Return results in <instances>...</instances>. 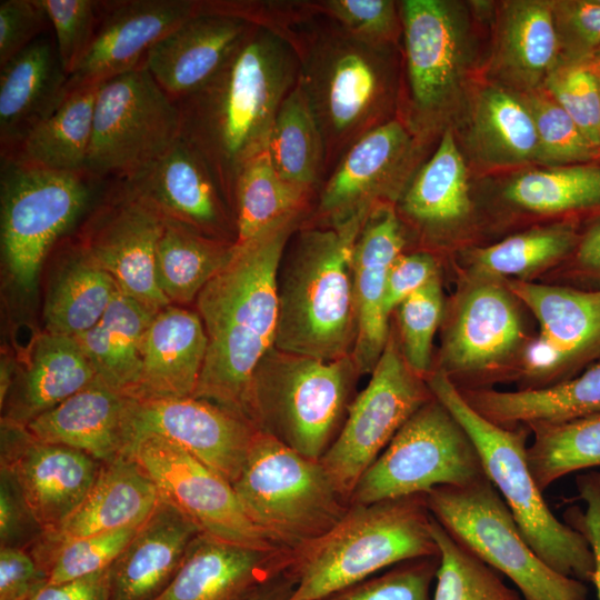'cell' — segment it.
<instances>
[{
    "label": "cell",
    "instance_id": "60",
    "mask_svg": "<svg viewBox=\"0 0 600 600\" xmlns=\"http://www.w3.org/2000/svg\"><path fill=\"white\" fill-rule=\"evenodd\" d=\"M109 568L73 580L47 583L30 600H110Z\"/></svg>",
    "mask_w": 600,
    "mask_h": 600
},
{
    "label": "cell",
    "instance_id": "13",
    "mask_svg": "<svg viewBox=\"0 0 600 600\" xmlns=\"http://www.w3.org/2000/svg\"><path fill=\"white\" fill-rule=\"evenodd\" d=\"M399 8L407 76L399 118L423 140L443 124L459 97L469 62L470 27L453 1L403 0Z\"/></svg>",
    "mask_w": 600,
    "mask_h": 600
},
{
    "label": "cell",
    "instance_id": "21",
    "mask_svg": "<svg viewBox=\"0 0 600 600\" xmlns=\"http://www.w3.org/2000/svg\"><path fill=\"white\" fill-rule=\"evenodd\" d=\"M160 499L154 482L132 458L102 463L81 503L60 524L43 531L27 551L47 572L51 557L63 544L140 526Z\"/></svg>",
    "mask_w": 600,
    "mask_h": 600
},
{
    "label": "cell",
    "instance_id": "31",
    "mask_svg": "<svg viewBox=\"0 0 600 600\" xmlns=\"http://www.w3.org/2000/svg\"><path fill=\"white\" fill-rule=\"evenodd\" d=\"M492 61L497 76L522 93L541 89L561 64L552 2H504L499 16Z\"/></svg>",
    "mask_w": 600,
    "mask_h": 600
},
{
    "label": "cell",
    "instance_id": "58",
    "mask_svg": "<svg viewBox=\"0 0 600 600\" xmlns=\"http://www.w3.org/2000/svg\"><path fill=\"white\" fill-rule=\"evenodd\" d=\"M579 499L587 508L568 509L564 518L570 527L580 532L588 541L593 554L594 571L591 582L596 586L600 600V472L588 471L577 477Z\"/></svg>",
    "mask_w": 600,
    "mask_h": 600
},
{
    "label": "cell",
    "instance_id": "6",
    "mask_svg": "<svg viewBox=\"0 0 600 600\" xmlns=\"http://www.w3.org/2000/svg\"><path fill=\"white\" fill-rule=\"evenodd\" d=\"M426 384L472 440L486 476L537 556L562 576L591 581L594 561L588 541L552 513L532 477L526 446L528 432L521 428H504L484 418L467 402L442 369L431 373Z\"/></svg>",
    "mask_w": 600,
    "mask_h": 600
},
{
    "label": "cell",
    "instance_id": "37",
    "mask_svg": "<svg viewBox=\"0 0 600 600\" xmlns=\"http://www.w3.org/2000/svg\"><path fill=\"white\" fill-rule=\"evenodd\" d=\"M469 148L477 159L494 168L538 161L539 141L532 116L520 97L488 84L471 107Z\"/></svg>",
    "mask_w": 600,
    "mask_h": 600
},
{
    "label": "cell",
    "instance_id": "57",
    "mask_svg": "<svg viewBox=\"0 0 600 600\" xmlns=\"http://www.w3.org/2000/svg\"><path fill=\"white\" fill-rule=\"evenodd\" d=\"M437 277V263L428 252L401 254L391 266L383 297V312H391L417 290Z\"/></svg>",
    "mask_w": 600,
    "mask_h": 600
},
{
    "label": "cell",
    "instance_id": "24",
    "mask_svg": "<svg viewBox=\"0 0 600 600\" xmlns=\"http://www.w3.org/2000/svg\"><path fill=\"white\" fill-rule=\"evenodd\" d=\"M511 292L534 314L540 337L528 348L531 374L553 372L600 350V289L580 290L522 281Z\"/></svg>",
    "mask_w": 600,
    "mask_h": 600
},
{
    "label": "cell",
    "instance_id": "15",
    "mask_svg": "<svg viewBox=\"0 0 600 600\" xmlns=\"http://www.w3.org/2000/svg\"><path fill=\"white\" fill-rule=\"evenodd\" d=\"M167 217L130 182L118 180L82 228L84 251L122 292L158 312L170 306L156 272L157 248Z\"/></svg>",
    "mask_w": 600,
    "mask_h": 600
},
{
    "label": "cell",
    "instance_id": "64",
    "mask_svg": "<svg viewBox=\"0 0 600 600\" xmlns=\"http://www.w3.org/2000/svg\"><path fill=\"white\" fill-rule=\"evenodd\" d=\"M293 2H294V1H293ZM293 2H292V3H293ZM291 6H292V4H291ZM290 8H291V7H290ZM290 8H289V9H290ZM284 14H286V13H284ZM284 14H283V16H284ZM283 16H282V17H283ZM282 17H281V18H282ZM281 18H280V19H281ZM280 19H279V20H280ZM279 20H278V21H279ZM278 21H277V22H278ZM274 24H276V23H274ZM274 24H273V26H274ZM273 26H272V27H273ZM272 27H271V28H272Z\"/></svg>",
    "mask_w": 600,
    "mask_h": 600
},
{
    "label": "cell",
    "instance_id": "23",
    "mask_svg": "<svg viewBox=\"0 0 600 600\" xmlns=\"http://www.w3.org/2000/svg\"><path fill=\"white\" fill-rule=\"evenodd\" d=\"M292 553L258 549L199 533L173 581L157 600H251L289 568Z\"/></svg>",
    "mask_w": 600,
    "mask_h": 600
},
{
    "label": "cell",
    "instance_id": "3",
    "mask_svg": "<svg viewBox=\"0 0 600 600\" xmlns=\"http://www.w3.org/2000/svg\"><path fill=\"white\" fill-rule=\"evenodd\" d=\"M272 30L297 54V84L321 133L328 176L357 140L399 118L396 48L353 37L317 12L313 0L301 1Z\"/></svg>",
    "mask_w": 600,
    "mask_h": 600
},
{
    "label": "cell",
    "instance_id": "54",
    "mask_svg": "<svg viewBox=\"0 0 600 600\" xmlns=\"http://www.w3.org/2000/svg\"><path fill=\"white\" fill-rule=\"evenodd\" d=\"M551 2L560 42L561 64L598 62L600 60V0Z\"/></svg>",
    "mask_w": 600,
    "mask_h": 600
},
{
    "label": "cell",
    "instance_id": "46",
    "mask_svg": "<svg viewBox=\"0 0 600 600\" xmlns=\"http://www.w3.org/2000/svg\"><path fill=\"white\" fill-rule=\"evenodd\" d=\"M580 234L571 221L514 234L473 253L486 274L524 276L573 251Z\"/></svg>",
    "mask_w": 600,
    "mask_h": 600
},
{
    "label": "cell",
    "instance_id": "29",
    "mask_svg": "<svg viewBox=\"0 0 600 600\" xmlns=\"http://www.w3.org/2000/svg\"><path fill=\"white\" fill-rule=\"evenodd\" d=\"M198 312L168 306L148 329L138 381L129 398L161 400L193 397L207 353Z\"/></svg>",
    "mask_w": 600,
    "mask_h": 600
},
{
    "label": "cell",
    "instance_id": "41",
    "mask_svg": "<svg viewBox=\"0 0 600 600\" xmlns=\"http://www.w3.org/2000/svg\"><path fill=\"white\" fill-rule=\"evenodd\" d=\"M313 194L283 180L267 150L257 156L246 164L236 183L234 244H243L282 220L309 212Z\"/></svg>",
    "mask_w": 600,
    "mask_h": 600
},
{
    "label": "cell",
    "instance_id": "10",
    "mask_svg": "<svg viewBox=\"0 0 600 600\" xmlns=\"http://www.w3.org/2000/svg\"><path fill=\"white\" fill-rule=\"evenodd\" d=\"M180 138L177 102L140 66L100 83L84 172L130 181Z\"/></svg>",
    "mask_w": 600,
    "mask_h": 600
},
{
    "label": "cell",
    "instance_id": "19",
    "mask_svg": "<svg viewBox=\"0 0 600 600\" xmlns=\"http://www.w3.org/2000/svg\"><path fill=\"white\" fill-rule=\"evenodd\" d=\"M101 466L84 452L38 440L24 426L1 420L0 469L16 481L43 531L81 503Z\"/></svg>",
    "mask_w": 600,
    "mask_h": 600
},
{
    "label": "cell",
    "instance_id": "22",
    "mask_svg": "<svg viewBox=\"0 0 600 600\" xmlns=\"http://www.w3.org/2000/svg\"><path fill=\"white\" fill-rule=\"evenodd\" d=\"M130 182L166 217L204 236L236 243L234 216L202 157L181 137Z\"/></svg>",
    "mask_w": 600,
    "mask_h": 600
},
{
    "label": "cell",
    "instance_id": "11",
    "mask_svg": "<svg viewBox=\"0 0 600 600\" xmlns=\"http://www.w3.org/2000/svg\"><path fill=\"white\" fill-rule=\"evenodd\" d=\"M96 181L1 157V249L18 287L33 288L48 251L91 203Z\"/></svg>",
    "mask_w": 600,
    "mask_h": 600
},
{
    "label": "cell",
    "instance_id": "44",
    "mask_svg": "<svg viewBox=\"0 0 600 600\" xmlns=\"http://www.w3.org/2000/svg\"><path fill=\"white\" fill-rule=\"evenodd\" d=\"M530 428L534 440L528 464L541 491L569 473L600 467V413Z\"/></svg>",
    "mask_w": 600,
    "mask_h": 600
},
{
    "label": "cell",
    "instance_id": "61",
    "mask_svg": "<svg viewBox=\"0 0 600 600\" xmlns=\"http://www.w3.org/2000/svg\"><path fill=\"white\" fill-rule=\"evenodd\" d=\"M574 250L576 264L582 273L600 280V217L580 236Z\"/></svg>",
    "mask_w": 600,
    "mask_h": 600
},
{
    "label": "cell",
    "instance_id": "5",
    "mask_svg": "<svg viewBox=\"0 0 600 600\" xmlns=\"http://www.w3.org/2000/svg\"><path fill=\"white\" fill-rule=\"evenodd\" d=\"M426 494L351 504L327 533L292 553L287 600L323 598L402 561L439 556Z\"/></svg>",
    "mask_w": 600,
    "mask_h": 600
},
{
    "label": "cell",
    "instance_id": "59",
    "mask_svg": "<svg viewBox=\"0 0 600 600\" xmlns=\"http://www.w3.org/2000/svg\"><path fill=\"white\" fill-rule=\"evenodd\" d=\"M48 580L27 550L0 548V600H30Z\"/></svg>",
    "mask_w": 600,
    "mask_h": 600
},
{
    "label": "cell",
    "instance_id": "36",
    "mask_svg": "<svg viewBox=\"0 0 600 600\" xmlns=\"http://www.w3.org/2000/svg\"><path fill=\"white\" fill-rule=\"evenodd\" d=\"M468 173L451 128L420 166L399 198V210L427 232L446 230L470 212Z\"/></svg>",
    "mask_w": 600,
    "mask_h": 600
},
{
    "label": "cell",
    "instance_id": "45",
    "mask_svg": "<svg viewBox=\"0 0 600 600\" xmlns=\"http://www.w3.org/2000/svg\"><path fill=\"white\" fill-rule=\"evenodd\" d=\"M430 529L440 552L433 600H524L432 516Z\"/></svg>",
    "mask_w": 600,
    "mask_h": 600
},
{
    "label": "cell",
    "instance_id": "55",
    "mask_svg": "<svg viewBox=\"0 0 600 600\" xmlns=\"http://www.w3.org/2000/svg\"><path fill=\"white\" fill-rule=\"evenodd\" d=\"M48 22L39 0L0 1V67L39 38Z\"/></svg>",
    "mask_w": 600,
    "mask_h": 600
},
{
    "label": "cell",
    "instance_id": "32",
    "mask_svg": "<svg viewBox=\"0 0 600 600\" xmlns=\"http://www.w3.org/2000/svg\"><path fill=\"white\" fill-rule=\"evenodd\" d=\"M97 379L73 337L46 332L36 340L29 363L13 380L1 404V420L26 427Z\"/></svg>",
    "mask_w": 600,
    "mask_h": 600
},
{
    "label": "cell",
    "instance_id": "25",
    "mask_svg": "<svg viewBox=\"0 0 600 600\" xmlns=\"http://www.w3.org/2000/svg\"><path fill=\"white\" fill-rule=\"evenodd\" d=\"M406 239L393 203H379L367 216L352 253L358 334L351 357L359 373L372 372L389 339L383 297L388 272Z\"/></svg>",
    "mask_w": 600,
    "mask_h": 600
},
{
    "label": "cell",
    "instance_id": "52",
    "mask_svg": "<svg viewBox=\"0 0 600 600\" xmlns=\"http://www.w3.org/2000/svg\"><path fill=\"white\" fill-rule=\"evenodd\" d=\"M139 527L118 529L63 544L50 559L48 583L78 579L109 568Z\"/></svg>",
    "mask_w": 600,
    "mask_h": 600
},
{
    "label": "cell",
    "instance_id": "53",
    "mask_svg": "<svg viewBox=\"0 0 600 600\" xmlns=\"http://www.w3.org/2000/svg\"><path fill=\"white\" fill-rule=\"evenodd\" d=\"M54 32L59 61L68 73L90 47L101 19V2L92 0H39Z\"/></svg>",
    "mask_w": 600,
    "mask_h": 600
},
{
    "label": "cell",
    "instance_id": "20",
    "mask_svg": "<svg viewBox=\"0 0 600 600\" xmlns=\"http://www.w3.org/2000/svg\"><path fill=\"white\" fill-rule=\"evenodd\" d=\"M200 12V0L101 2L93 40L68 79V92L99 84L140 66L147 51L181 22Z\"/></svg>",
    "mask_w": 600,
    "mask_h": 600
},
{
    "label": "cell",
    "instance_id": "18",
    "mask_svg": "<svg viewBox=\"0 0 600 600\" xmlns=\"http://www.w3.org/2000/svg\"><path fill=\"white\" fill-rule=\"evenodd\" d=\"M128 427L130 448L141 437H162L189 451L231 483L238 478L259 432L247 419L194 397L131 398Z\"/></svg>",
    "mask_w": 600,
    "mask_h": 600
},
{
    "label": "cell",
    "instance_id": "12",
    "mask_svg": "<svg viewBox=\"0 0 600 600\" xmlns=\"http://www.w3.org/2000/svg\"><path fill=\"white\" fill-rule=\"evenodd\" d=\"M484 476L472 440L433 397L404 422L361 476L350 503L426 494L436 487L464 486Z\"/></svg>",
    "mask_w": 600,
    "mask_h": 600
},
{
    "label": "cell",
    "instance_id": "33",
    "mask_svg": "<svg viewBox=\"0 0 600 600\" xmlns=\"http://www.w3.org/2000/svg\"><path fill=\"white\" fill-rule=\"evenodd\" d=\"M460 392L476 411L504 428L569 422L600 413V360L578 376L547 387Z\"/></svg>",
    "mask_w": 600,
    "mask_h": 600
},
{
    "label": "cell",
    "instance_id": "34",
    "mask_svg": "<svg viewBox=\"0 0 600 600\" xmlns=\"http://www.w3.org/2000/svg\"><path fill=\"white\" fill-rule=\"evenodd\" d=\"M521 324L509 294L484 283L464 298L443 347V362L456 372L489 368L508 356L521 338Z\"/></svg>",
    "mask_w": 600,
    "mask_h": 600
},
{
    "label": "cell",
    "instance_id": "8",
    "mask_svg": "<svg viewBox=\"0 0 600 600\" xmlns=\"http://www.w3.org/2000/svg\"><path fill=\"white\" fill-rule=\"evenodd\" d=\"M232 487L249 520L272 544L291 552L331 530L351 506L320 460L262 431Z\"/></svg>",
    "mask_w": 600,
    "mask_h": 600
},
{
    "label": "cell",
    "instance_id": "2",
    "mask_svg": "<svg viewBox=\"0 0 600 600\" xmlns=\"http://www.w3.org/2000/svg\"><path fill=\"white\" fill-rule=\"evenodd\" d=\"M307 217L308 212L290 217L234 244L231 258L196 299L208 346L193 397L250 422L252 376L276 341L280 262Z\"/></svg>",
    "mask_w": 600,
    "mask_h": 600
},
{
    "label": "cell",
    "instance_id": "43",
    "mask_svg": "<svg viewBox=\"0 0 600 600\" xmlns=\"http://www.w3.org/2000/svg\"><path fill=\"white\" fill-rule=\"evenodd\" d=\"M504 198L534 213L600 210V162L533 169L509 181Z\"/></svg>",
    "mask_w": 600,
    "mask_h": 600
},
{
    "label": "cell",
    "instance_id": "63",
    "mask_svg": "<svg viewBox=\"0 0 600 600\" xmlns=\"http://www.w3.org/2000/svg\"><path fill=\"white\" fill-rule=\"evenodd\" d=\"M593 66L599 79H600V60L598 62H596L594 64H591Z\"/></svg>",
    "mask_w": 600,
    "mask_h": 600
},
{
    "label": "cell",
    "instance_id": "17",
    "mask_svg": "<svg viewBox=\"0 0 600 600\" xmlns=\"http://www.w3.org/2000/svg\"><path fill=\"white\" fill-rule=\"evenodd\" d=\"M421 141L400 118L366 133L323 180L314 212L303 223L336 226L393 203L418 169Z\"/></svg>",
    "mask_w": 600,
    "mask_h": 600
},
{
    "label": "cell",
    "instance_id": "7",
    "mask_svg": "<svg viewBox=\"0 0 600 600\" xmlns=\"http://www.w3.org/2000/svg\"><path fill=\"white\" fill-rule=\"evenodd\" d=\"M358 374L351 356L326 361L272 347L252 376L250 420L259 431L320 460L344 422Z\"/></svg>",
    "mask_w": 600,
    "mask_h": 600
},
{
    "label": "cell",
    "instance_id": "35",
    "mask_svg": "<svg viewBox=\"0 0 600 600\" xmlns=\"http://www.w3.org/2000/svg\"><path fill=\"white\" fill-rule=\"evenodd\" d=\"M156 313L119 288L98 323L74 337L97 378L123 396L129 397L138 381L144 339Z\"/></svg>",
    "mask_w": 600,
    "mask_h": 600
},
{
    "label": "cell",
    "instance_id": "56",
    "mask_svg": "<svg viewBox=\"0 0 600 600\" xmlns=\"http://www.w3.org/2000/svg\"><path fill=\"white\" fill-rule=\"evenodd\" d=\"M42 532L16 481L0 469V548L28 550Z\"/></svg>",
    "mask_w": 600,
    "mask_h": 600
},
{
    "label": "cell",
    "instance_id": "27",
    "mask_svg": "<svg viewBox=\"0 0 600 600\" xmlns=\"http://www.w3.org/2000/svg\"><path fill=\"white\" fill-rule=\"evenodd\" d=\"M199 533L186 514L160 499L109 568L110 600H157L176 578Z\"/></svg>",
    "mask_w": 600,
    "mask_h": 600
},
{
    "label": "cell",
    "instance_id": "28",
    "mask_svg": "<svg viewBox=\"0 0 600 600\" xmlns=\"http://www.w3.org/2000/svg\"><path fill=\"white\" fill-rule=\"evenodd\" d=\"M131 398L99 379L30 421L38 440L84 452L101 463L128 457Z\"/></svg>",
    "mask_w": 600,
    "mask_h": 600
},
{
    "label": "cell",
    "instance_id": "62",
    "mask_svg": "<svg viewBox=\"0 0 600 600\" xmlns=\"http://www.w3.org/2000/svg\"><path fill=\"white\" fill-rule=\"evenodd\" d=\"M296 579L284 571L267 582L251 600H287L296 588Z\"/></svg>",
    "mask_w": 600,
    "mask_h": 600
},
{
    "label": "cell",
    "instance_id": "39",
    "mask_svg": "<svg viewBox=\"0 0 600 600\" xmlns=\"http://www.w3.org/2000/svg\"><path fill=\"white\" fill-rule=\"evenodd\" d=\"M99 86L70 90L53 113L1 157L54 171L84 172Z\"/></svg>",
    "mask_w": 600,
    "mask_h": 600
},
{
    "label": "cell",
    "instance_id": "14",
    "mask_svg": "<svg viewBox=\"0 0 600 600\" xmlns=\"http://www.w3.org/2000/svg\"><path fill=\"white\" fill-rule=\"evenodd\" d=\"M389 336L364 389L348 407L334 441L320 458L338 491L350 501L366 470L404 422L433 398Z\"/></svg>",
    "mask_w": 600,
    "mask_h": 600
},
{
    "label": "cell",
    "instance_id": "50",
    "mask_svg": "<svg viewBox=\"0 0 600 600\" xmlns=\"http://www.w3.org/2000/svg\"><path fill=\"white\" fill-rule=\"evenodd\" d=\"M313 6L317 12L372 46L397 48L402 34L400 8L392 0H313Z\"/></svg>",
    "mask_w": 600,
    "mask_h": 600
},
{
    "label": "cell",
    "instance_id": "48",
    "mask_svg": "<svg viewBox=\"0 0 600 600\" xmlns=\"http://www.w3.org/2000/svg\"><path fill=\"white\" fill-rule=\"evenodd\" d=\"M398 310L401 353L417 376H424L430 368L432 341L442 314L438 277L409 296Z\"/></svg>",
    "mask_w": 600,
    "mask_h": 600
},
{
    "label": "cell",
    "instance_id": "30",
    "mask_svg": "<svg viewBox=\"0 0 600 600\" xmlns=\"http://www.w3.org/2000/svg\"><path fill=\"white\" fill-rule=\"evenodd\" d=\"M0 69V143L6 156L62 103L69 76L54 42L41 36Z\"/></svg>",
    "mask_w": 600,
    "mask_h": 600
},
{
    "label": "cell",
    "instance_id": "1",
    "mask_svg": "<svg viewBox=\"0 0 600 600\" xmlns=\"http://www.w3.org/2000/svg\"><path fill=\"white\" fill-rule=\"evenodd\" d=\"M298 71L292 46L272 29L252 24L220 70L176 101L181 139L206 161L232 212L240 172L267 150Z\"/></svg>",
    "mask_w": 600,
    "mask_h": 600
},
{
    "label": "cell",
    "instance_id": "51",
    "mask_svg": "<svg viewBox=\"0 0 600 600\" xmlns=\"http://www.w3.org/2000/svg\"><path fill=\"white\" fill-rule=\"evenodd\" d=\"M439 564L440 554L406 560L322 600H430Z\"/></svg>",
    "mask_w": 600,
    "mask_h": 600
},
{
    "label": "cell",
    "instance_id": "16",
    "mask_svg": "<svg viewBox=\"0 0 600 600\" xmlns=\"http://www.w3.org/2000/svg\"><path fill=\"white\" fill-rule=\"evenodd\" d=\"M128 457L151 478L161 499L201 533L251 548H278L246 516L232 483L182 447L150 434L137 439Z\"/></svg>",
    "mask_w": 600,
    "mask_h": 600
},
{
    "label": "cell",
    "instance_id": "26",
    "mask_svg": "<svg viewBox=\"0 0 600 600\" xmlns=\"http://www.w3.org/2000/svg\"><path fill=\"white\" fill-rule=\"evenodd\" d=\"M243 19L200 12L158 40L142 64L174 101L202 87L226 63L251 28Z\"/></svg>",
    "mask_w": 600,
    "mask_h": 600
},
{
    "label": "cell",
    "instance_id": "38",
    "mask_svg": "<svg viewBox=\"0 0 600 600\" xmlns=\"http://www.w3.org/2000/svg\"><path fill=\"white\" fill-rule=\"evenodd\" d=\"M119 290L78 241L66 252L43 307L46 332L77 337L98 323Z\"/></svg>",
    "mask_w": 600,
    "mask_h": 600
},
{
    "label": "cell",
    "instance_id": "4",
    "mask_svg": "<svg viewBox=\"0 0 600 600\" xmlns=\"http://www.w3.org/2000/svg\"><path fill=\"white\" fill-rule=\"evenodd\" d=\"M369 213L336 226L302 223L280 262L274 347L326 361L351 356L358 334L352 253Z\"/></svg>",
    "mask_w": 600,
    "mask_h": 600
},
{
    "label": "cell",
    "instance_id": "49",
    "mask_svg": "<svg viewBox=\"0 0 600 600\" xmlns=\"http://www.w3.org/2000/svg\"><path fill=\"white\" fill-rule=\"evenodd\" d=\"M542 89L600 151V79L591 64H561Z\"/></svg>",
    "mask_w": 600,
    "mask_h": 600
},
{
    "label": "cell",
    "instance_id": "9",
    "mask_svg": "<svg viewBox=\"0 0 600 600\" xmlns=\"http://www.w3.org/2000/svg\"><path fill=\"white\" fill-rule=\"evenodd\" d=\"M431 516L479 559L508 577L524 600H587L584 582L552 570L532 550L487 476L426 493Z\"/></svg>",
    "mask_w": 600,
    "mask_h": 600
},
{
    "label": "cell",
    "instance_id": "40",
    "mask_svg": "<svg viewBox=\"0 0 600 600\" xmlns=\"http://www.w3.org/2000/svg\"><path fill=\"white\" fill-rule=\"evenodd\" d=\"M234 243L210 238L174 219H166L157 256V280L170 303H189L228 262Z\"/></svg>",
    "mask_w": 600,
    "mask_h": 600
},
{
    "label": "cell",
    "instance_id": "47",
    "mask_svg": "<svg viewBox=\"0 0 600 600\" xmlns=\"http://www.w3.org/2000/svg\"><path fill=\"white\" fill-rule=\"evenodd\" d=\"M539 141L538 162L551 167L600 162V151L544 89L523 93Z\"/></svg>",
    "mask_w": 600,
    "mask_h": 600
},
{
    "label": "cell",
    "instance_id": "42",
    "mask_svg": "<svg viewBox=\"0 0 600 600\" xmlns=\"http://www.w3.org/2000/svg\"><path fill=\"white\" fill-rule=\"evenodd\" d=\"M267 151L274 170L283 180L316 193L326 177L324 147L298 84L281 102Z\"/></svg>",
    "mask_w": 600,
    "mask_h": 600
}]
</instances>
